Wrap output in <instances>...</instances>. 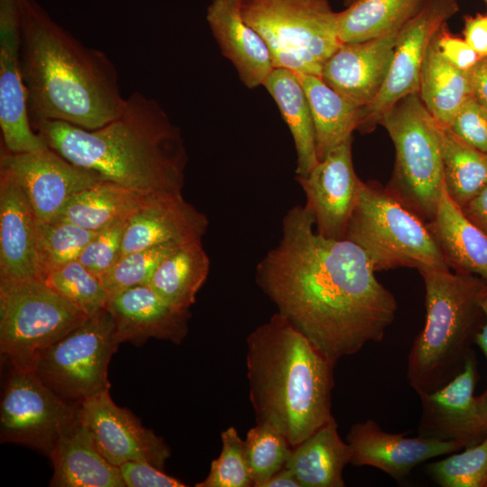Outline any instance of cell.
Segmentation results:
<instances>
[{"mask_svg":"<svg viewBox=\"0 0 487 487\" xmlns=\"http://www.w3.org/2000/svg\"><path fill=\"white\" fill-rule=\"evenodd\" d=\"M364 252L317 234L304 206L288 210L279 244L256 266L255 280L278 313L329 361L381 342L398 309Z\"/></svg>","mask_w":487,"mask_h":487,"instance_id":"cell-1","label":"cell"},{"mask_svg":"<svg viewBox=\"0 0 487 487\" xmlns=\"http://www.w3.org/2000/svg\"><path fill=\"white\" fill-rule=\"evenodd\" d=\"M21 67L32 128L61 121L97 129L122 113L117 69L56 23L35 0H19Z\"/></svg>","mask_w":487,"mask_h":487,"instance_id":"cell-2","label":"cell"},{"mask_svg":"<svg viewBox=\"0 0 487 487\" xmlns=\"http://www.w3.org/2000/svg\"><path fill=\"white\" fill-rule=\"evenodd\" d=\"M33 129L51 149L103 180L146 195L182 191L188 154L180 130L158 101L141 92L97 129L61 121Z\"/></svg>","mask_w":487,"mask_h":487,"instance_id":"cell-3","label":"cell"},{"mask_svg":"<svg viewBox=\"0 0 487 487\" xmlns=\"http://www.w3.org/2000/svg\"><path fill=\"white\" fill-rule=\"evenodd\" d=\"M246 343L256 423L276 427L294 448L333 416L335 364L278 312Z\"/></svg>","mask_w":487,"mask_h":487,"instance_id":"cell-4","label":"cell"},{"mask_svg":"<svg viewBox=\"0 0 487 487\" xmlns=\"http://www.w3.org/2000/svg\"><path fill=\"white\" fill-rule=\"evenodd\" d=\"M425 285L426 322L409 351L407 377L422 396L451 381L464 369L482 313L478 295L484 281L450 269L419 271Z\"/></svg>","mask_w":487,"mask_h":487,"instance_id":"cell-5","label":"cell"},{"mask_svg":"<svg viewBox=\"0 0 487 487\" xmlns=\"http://www.w3.org/2000/svg\"><path fill=\"white\" fill-rule=\"evenodd\" d=\"M392 140L395 164L385 188L426 223L436 213L444 185L442 126L418 95H409L381 118Z\"/></svg>","mask_w":487,"mask_h":487,"instance_id":"cell-6","label":"cell"},{"mask_svg":"<svg viewBox=\"0 0 487 487\" xmlns=\"http://www.w3.org/2000/svg\"><path fill=\"white\" fill-rule=\"evenodd\" d=\"M345 239L362 248L375 271L450 269L427 223L376 182H363Z\"/></svg>","mask_w":487,"mask_h":487,"instance_id":"cell-7","label":"cell"},{"mask_svg":"<svg viewBox=\"0 0 487 487\" xmlns=\"http://www.w3.org/2000/svg\"><path fill=\"white\" fill-rule=\"evenodd\" d=\"M241 13L264 40L273 68L320 77L343 44L327 0H241Z\"/></svg>","mask_w":487,"mask_h":487,"instance_id":"cell-8","label":"cell"},{"mask_svg":"<svg viewBox=\"0 0 487 487\" xmlns=\"http://www.w3.org/2000/svg\"><path fill=\"white\" fill-rule=\"evenodd\" d=\"M87 317L41 279L0 280V350L13 366L31 368Z\"/></svg>","mask_w":487,"mask_h":487,"instance_id":"cell-9","label":"cell"},{"mask_svg":"<svg viewBox=\"0 0 487 487\" xmlns=\"http://www.w3.org/2000/svg\"><path fill=\"white\" fill-rule=\"evenodd\" d=\"M119 344L112 316L103 308L41 351L31 368L62 400L78 406L110 390L108 364Z\"/></svg>","mask_w":487,"mask_h":487,"instance_id":"cell-10","label":"cell"},{"mask_svg":"<svg viewBox=\"0 0 487 487\" xmlns=\"http://www.w3.org/2000/svg\"><path fill=\"white\" fill-rule=\"evenodd\" d=\"M78 409L32 368L12 365L1 401V442L21 444L50 456L59 438L78 421Z\"/></svg>","mask_w":487,"mask_h":487,"instance_id":"cell-11","label":"cell"},{"mask_svg":"<svg viewBox=\"0 0 487 487\" xmlns=\"http://www.w3.org/2000/svg\"><path fill=\"white\" fill-rule=\"evenodd\" d=\"M458 10L457 0H427L420 12L400 30L386 80L375 99L362 108L358 131H372L398 101L418 95L427 49L440 28Z\"/></svg>","mask_w":487,"mask_h":487,"instance_id":"cell-12","label":"cell"},{"mask_svg":"<svg viewBox=\"0 0 487 487\" xmlns=\"http://www.w3.org/2000/svg\"><path fill=\"white\" fill-rule=\"evenodd\" d=\"M474 355L467 357L463 371L442 388L422 396L418 436L460 442L464 448L487 436V390L475 397L478 372Z\"/></svg>","mask_w":487,"mask_h":487,"instance_id":"cell-13","label":"cell"},{"mask_svg":"<svg viewBox=\"0 0 487 487\" xmlns=\"http://www.w3.org/2000/svg\"><path fill=\"white\" fill-rule=\"evenodd\" d=\"M0 165L14 175L42 222L55 220L74 196L103 180L50 147L14 153L2 146Z\"/></svg>","mask_w":487,"mask_h":487,"instance_id":"cell-14","label":"cell"},{"mask_svg":"<svg viewBox=\"0 0 487 487\" xmlns=\"http://www.w3.org/2000/svg\"><path fill=\"white\" fill-rule=\"evenodd\" d=\"M78 418L111 464L119 466L129 461H142L164 469L170 456L169 446L162 437L144 427L128 409L117 406L109 391L80 403Z\"/></svg>","mask_w":487,"mask_h":487,"instance_id":"cell-15","label":"cell"},{"mask_svg":"<svg viewBox=\"0 0 487 487\" xmlns=\"http://www.w3.org/2000/svg\"><path fill=\"white\" fill-rule=\"evenodd\" d=\"M353 137L333 149L305 177H296L306 196L317 234L345 239L363 185L355 173Z\"/></svg>","mask_w":487,"mask_h":487,"instance_id":"cell-16","label":"cell"},{"mask_svg":"<svg viewBox=\"0 0 487 487\" xmlns=\"http://www.w3.org/2000/svg\"><path fill=\"white\" fill-rule=\"evenodd\" d=\"M0 128L11 152L49 147L32 126L21 67L19 0H0Z\"/></svg>","mask_w":487,"mask_h":487,"instance_id":"cell-17","label":"cell"},{"mask_svg":"<svg viewBox=\"0 0 487 487\" xmlns=\"http://www.w3.org/2000/svg\"><path fill=\"white\" fill-rule=\"evenodd\" d=\"M346 440L352 450L350 464L372 466L395 480L405 478L413 468L429 459L464 448L457 441L390 433L372 419L354 424Z\"/></svg>","mask_w":487,"mask_h":487,"instance_id":"cell-18","label":"cell"},{"mask_svg":"<svg viewBox=\"0 0 487 487\" xmlns=\"http://www.w3.org/2000/svg\"><path fill=\"white\" fill-rule=\"evenodd\" d=\"M208 218L182 191L151 194L128 219L121 255L167 244L202 240Z\"/></svg>","mask_w":487,"mask_h":487,"instance_id":"cell-19","label":"cell"},{"mask_svg":"<svg viewBox=\"0 0 487 487\" xmlns=\"http://www.w3.org/2000/svg\"><path fill=\"white\" fill-rule=\"evenodd\" d=\"M398 34L343 43L325 62L320 78L354 106H369L386 80Z\"/></svg>","mask_w":487,"mask_h":487,"instance_id":"cell-20","label":"cell"},{"mask_svg":"<svg viewBox=\"0 0 487 487\" xmlns=\"http://www.w3.org/2000/svg\"><path fill=\"white\" fill-rule=\"evenodd\" d=\"M106 308L120 343L137 346L155 338L180 344L188 334L189 309L177 308L149 285H138L109 296Z\"/></svg>","mask_w":487,"mask_h":487,"instance_id":"cell-21","label":"cell"},{"mask_svg":"<svg viewBox=\"0 0 487 487\" xmlns=\"http://www.w3.org/2000/svg\"><path fill=\"white\" fill-rule=\"evenodd\" d=\"M37 221L22 186L0 165V280L40 279Z\"/></svg>","mask_w":487,"mask_h":487,"instance_id":"cell-22","label":"cell"},{"mask_svg":"<svg viewBox=\"0 0 487 487\" xmlns=\"http://www.w3.org/2000/svg\"><path fill=\"white\" fill-rule=\"evenodd\" d=\"M207 22L220 51L248 88L262 86L274 69L262 37L244 19L241 0H212Z\"/></svg>","mask_w":487,"mask_h":487,"instance_id":"cell-23","label":"cell"},{"mask_svg":"<svg viewBox=\"0 0 487 487\" xmlns=\"http://www.w3.org/2000/svg\"><path fill=\"white\" fill-rule=\"evenodd\" d=\"M50 457L54 473L50 486L124 487L119 466L100 453L89 430L78 421L58 440Z\"/></svg>","mask_w":487,"mask_h":487,"instance_id":"cell-24","label":"cell"},{"mask_svg":"<svg viewBox=\"0 0 487 487\" xmlns=\"http://www.w3.org/2000/svg\"><path fill=\"white\" fill-rule=\"evenodd\" d=\"M427 225L449 268L487 283V234L450 198L445 187Z\"/></svg>","mask_w":487,"mask_h":487,"instance_id":"cell-25","label":"cell"},{"mask_svg":"<svg viewBox=\"0 0 487 487\" xmlns=\"http://www.w3.org/2000/svg\"><path fill=\"white\" fill-rule=\"evenodd\" d=\"M351 458V447L341 438L332 416L292 449L285 466L301 487H344L343 470Z\"/></svg>","mask_w":487,"mask_h":487,"instance_id":"cell-26","label":"cell"},{"mask_svg":"<svg viewBox=\"0 0 487 487\" xmlns=\"http://www.w3.org/2000/svg\"><path fill=\"white\" fill-rule=\"evenodd\" d=\"M273 98L291 133L297 153L296 177L307 176L317 164L310 107L294 71L274 68L262 85Z\"/></svg>","mask_w":487,"mask_h":487,"instance_id":"cell-27","label":"cell"},{"mask_svg":"<svg viewBox=\"0 0 487 487\" xmlns=\"http://www.w3.org/2000/svg\"><path fill=\"white\" fill-rule=\"evenodd\" d=\"M297 75L310 107L319 161L353 137L354 131L360 124L362 108L345 100L319 76Z\"/></svg>","mask_w":487,"mask_h":487,"instance_id":"cell-28","label":"cell"},{"mask_svg":"<svg viewBox=\"0 0 487 487\" xmlns=\"http://www.w3.org/2000/svg\"><path fill=\"white\" fill-rule=\"evenodd\" d=\"M427 0H354L337 12L342 43H356L396 34L423 8Z\"/></svg>","mask_w":487,"mask_h":487,"instance_id":"cell-29","label":"cell"},{"mask_svg":"<svg viewBox=\"0 0 487 487\" xmlns=\"http://www.w3.org/2000/svg\"><path fill=\"white\" fill-rule=\"evenodd\" d=\"M209 268L202 240L188 242L161 262L148 285L170 304L189 309L207 280Z\"/></svg>","mask_w":487,"mask_h":487,"instance_id":"cell-30","label":"cell"},{"mask_svg":"<svg viewBox=\"0 0 487 487\" xmlns=\"http://www.w3.org/2000/svg\"><path fill=\"white\" fill-rule=\"evenodd\" d=\"M148 196L114 182L101 180L74 196L55 220L97 232L117 220L129 218L142 206Z\"/></svg>","mask_w":487,"mask_h":487,"instance_id":"cell-31","label":"cell"},{"mask_svg":"<svg viewBox=\"0 0 487 487\" xmlns=\"http://www.w3.org/2000/svg\"><path fill=\"white\" fill-rule=\"evenodd\" d=\"M469 96L467 70L451 64L441 54L434 38L426 53L420 75L418 96L423 105L442 127H449Z\"/></svg>","mask_w":487,"mask_h":487,"instance_id":"cell-32","label":"cell"},{"mask_svg":"<svg viewBox=\"0 0 487 487\" xmlns=\"http://www.w3.org/2000/svg\"><path fill=\"white\" fill-rule=\"evenodd\" d=\"M442 154L445 189L463 208L487 186V153L442 127Z\"/></svg>","mask_w":487,"mask_h":487,"instance_id":"cell-33","label":"cell"},{"mask_svg":"<svg viewBox=\"0 0 487 487\" xmlns=\"http://www.w3.org/2000/svg\"><path fill=\"white\" fill-rule=\"evenodd\" d=\"M69 222L37 221V264L41 280L51 271L78 260L96 234Z\"/></svg>","mask_w":487,"mask_h":487,"instance_id":"cell-34","label":"cell"},{"mask_svg":"<svg viewBox=\"0 0 487 487\" xmlns=\"http://www.w3.org/2000/svg\"><path fill=\"white\" fill-rule=\"evenodd\" d=\"M244 447L253 487H263L285 467L293 449L276 427L266 423H256L247 432Z\"/></svg>","mask_w":487,"mask_h":487,"instance_id":"cell-35","label":"cell"},{"mask_svg":"<svg viewBox=\"0 0 487 487\" xmlns=\"http://www.w3.org/2000/svg\"><path fill=\"white\" fill-rule=\"evenodd\" d=\"M41 280L87 317L106 308L109 299L101 280L78 260L51 271Z\"/></svg>","mask_w":487,"mask_h":487,"instance_id":"cell-36","label":"cell"},{"mask_svg":"<svg viewBox=\"0 0 487 487\" xmlns=\"http://www.w3.org/2000/svg\"><path fill=\"white\" fill-rule=\"evenodd\" d=\"M427 471L442 487H486L487 436L460 454L429 463Z\"/></svg>","mask_w":487,"mask_h":487,"instance_id":"cell-37","label":"cell"},{"mask_svg":"<svg viewBox=\"0 0 487 487\" xmlns=\"http://www.w3.org/2000/svg\"><path fill=\"white\" fill-rule=\"evenodd\" d=\"M180 244H161L121 255L100 280L109 296L148 285L161 262Z\"/></svg>","mask_w":487,"mask_h":487,"instance_id":"cell-38","label":"cell"},{"mask_svg":"<svg viewBox=\"0 0 487 487\" xmlns=\"http://www.w3.org/2000/svg\"><path fill=\"white\" fill-rule=\"evenodd\" d=\"M222 450L212 461L207 478L197 487H253L245 455L244 440L234 427L221 432Z\"/></svg>","mask_w":487,"mask_h":487,"instance_id":"cell-39","label":"cell"},{"mask_svg":"<svg viewBox=\"0 0 487 487\" xmlns=\"http://www.w3.org/2000/svg\"><path fill=\"white\" fill-rule=\"evenodd\" d=\"M129 218L117 220L98 230L78 261L99 279L118 261Z\"/></svg>","mask_w":487,"mask_h":487,"instance_id":"cell-40","label":"cell"},{"mask_svg":"<svg viewBox=\"0 0 487 487\" xmlns=\"http://www.w3.org/2000/svg\"><path fill=\"white\" fill-rule=\"evenodd\" d=\"M448 128L469 145L487 153V110L472 96L464 101Z\"/></svg>","mask_w":487,"mask_h":487,"instance_id":"cell-41","label":"cell"},{"mask_svg":"<svg viewBox=\"0 0 487 487\" xmlns=\"http://www.w3.org/2000/svg\"><path fill=\"white\" fill-rule=\"evenodd\" d=\"M121 476L127 487H184L185 483L166 474L153 464L129 461L119 465Z\"/></svg>","mask_w":487,"mask_h":487,"instance_id":"cell-42","label":"cell"},{"mask_svg":"<svg viewBox=\"0 0 487 487\" xmlns=\"http://www.w3.org/2000/svg\"><path fill=\"white\" fill-rule=\"evenodd\" d=\"M445 23L435 37L436 46L451 64L466 71L475 65L480 57L464 39L450 33Z\"/></svg>","mask_w":487,"mask_h":487,"instance_id":"cell-43","label":"cell"},{"mask_svg":"<svg viewBox=\"0 0 487 487\" xmlns=\"http://www.w3.org/2000/svg\"><path fill=\"white\" fill-rule=\"evenodd\" d=\"M464 39L480 58L487 56V12L464 16Z\"/></svg>","mask_w":487,"mask_h":487,"instance_id":"cell-44","label":"cell"},{"mask_svg":"<svg viewBox=\"0 0 487 487\" xmlns=\"http://www.w3.org/2000/svg\"><path fill=\"white\" fill-rule=\"evenodd\" d=\"M471 96L487 110V56L467 70Z\"/></svg>","mask_w":487,"mask_h":487,"instance_id":"cell-45","label":"cell"},{"mask_svg":"<svg viewBox=\"0 0 487 487\" xmlns=\"http://www.w3.org/2000/svg\"><path fill=\"white\" fill-rule=\"evenodd\" d=\"M461 209L487 234V186Z\"/></svg>","mask_w":487,"mask_h":487,"instance_id":"cell-46","label":"cell"},{"mask_svg":"<svg viewBox=\"0 0 487 487\" xmlns=\"http://www.w3.org/2000/svg\"><path fill=\"white\" fill-rule=\"evenodd\" d=\"M478 304L482 312L485 316V324L475 335L474 343H476L487 360V283L484 282L478 295Z\"/></svg>","mask_w":487,"mask_h":487,"instance_id":"cell-47","label":"cell"},{"mask_svg":"<svg viewBox=\"0 0 487 487\" xmlns=\"http://www.w3.org/2000/svg\"><path fill=\"white\" fill-rule=\"evenodd\" d=\"M263 487H301L294 473L286 466L277 472Z\"/></svg>","mask_w":487,"mask_h":487,"instance_id":"cell-48","label":"cell"},{"mask_svg":"<svg viewBox=\"0 0 487 487\" xmlns=\"http://www.w3.org/2000/svg\"><path fill=\"white\" fill-rule=\"evenodd\" d=\"M354 0H344L345 5H350Z\"/></svg>","mask_w":487,"mask_h":487,"instance_id":"cell-49","label":"cell"},{"mask_svg":"<svg viewBox=\"0 0 487 487\" xmlns=\"http://www.w3.org/2000/svg\"><path fill=\"white\" fill-rule=\"evenodd\" d=\"M483 1L485 2V4H486V6H487V0H483Z\"/></svg>","mask_w":487,"mask_h":487,"instance_id":"cell-50","label":"cell"}]
</instances>
